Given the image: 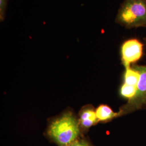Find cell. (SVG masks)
I'll use <instances>...</instances> for the list:
<instances>
[{"mask_svg":"<svg viewBox=\"0 0 146 146\" xmlns=\"http://www.w3.org/2000/svg\"><path fill=\"white\" fill-rule=\"evenodd\" d=\"M82 129L72 113H67L52 121L47 130V136L58 146H68L81 138Z\"/></svg>","mask_w":146,"mask_h":146,"instance_id":"1","label":"cell"},{"mask_svg":"<svg viewBox=\"0 0 146 146\" xmlns=\"http://www.w3.org/2000/svg\"><path fill=\"white\" fill-rule=\"evenodd\" d=\"M115 22L127 29L146 28V0H124Z\"/></svg>","mask_w":146,"mask_h":146,"instance_id":"2","label":"cell"},{"mask_svg":"<svg viewBox=\"0 0 146 146\" xmlns=\"http://www.w3.org/2000/svg\"><path fill=\"white\" fill-rule=\"evenodd\" d=\"M132 67L140 73V79L136 86L135 96L120 109L121 116L130 114L146 107V65H136Z\"/></svg>","mask_w":146,"mask_h":146,"instance_id":"3","label":"cell"},{"mask_svg":"<svg viewBox=\"0 0 146 146\" xmlns=\"http://www.w3.org/2000/svg\"><path fill=\"white\" fill-rule=\"evenodd\" d=\"M143 44L137 38L128 39L121 47L122 63L127 68L131 67L139 61L142 56Z\"/></svg>","mask_w":146,"mask_h":146,"instance_id":"4","label":"cell"},{"mask_svg":"<svg viewBox=\"0 0 146 146\" xmlns=\"http://www.w3.org/2000/svg\"><path fill=\"white\" fill-rule=\"evenodd\" d=\"M78 122L82 130H87L96 125L99 121L97 117L96 110L91 106L85 107L80 113Z\"/></svg>","mask_w":146,"mask_h":146,"instance_id":"5","label":"cell"},{"mask_svg":"<svg viewBox=\"0 0 146 146\" xmlns=\"http://www.w3.org/2000/svg\"><path fill=\"white\" fill-rule=\"evenodd\" d=\"M97 117L99 122H107L115 119L121 116V113L114 112L112 109L107 105L101 104L96 110Z\"/></svg>","mask_w":146,"mask_h":146,"instance_id":"6","label":"cell"},{"mask_svg":"<svg viewBox=\"0 0 146 146\" xmlns=\"http://www.w3.org/2000/svg\"><path fill=\"white\" fill-rule=\"evenodd\" d=\"M123 78L124 84L136 86L140 79V73L131 66L125 68Z\"/></svg>","mask_w":146,"mask_h":146,"instance_id":"7","label":"cell"},{"mask_svg":"<svg viewBox=\"0 0 146 146\" xmlns=\"http://www.w3.org/2000/svg\"><path fill=\"white\" fill-rule=\"evenodd\" d=\"M136 90V86L123 84L120 88V95L124 98L127 99L128 101H129L135 96Z\"/></svg>","mask_w":146,"mask_h":146,"instance_id":"8","label":"cell"},{"mask_svg":"<svg viewBox=\"0 0 146 146\" xmlns=\"http://www.w3.org/2000/svg\"><path fill=\"white\" fill-rule=\"evenodd\" d=\"M8 0H0V20H5L6 16Z\"/></svg>","mask_w":146,"mask_h":146,"instance_id":"9","label":"cell"},{"mask_svg":"<svg viewBox=\"0 0 146 146\" xmlns=\"http://www.w3.org/2000/svg\"><path fill=\"white\" fill-rule=\"evenodd\" d=\"M68 146H93L88 141L80 138Z\"/></svg>","mask_w":146,"mask_h":146,"instance_id":"10","label":"cell"},{"mask_svg":"<svg viewBox=\"0 0 146 146\" xmlns=\"http://www.w3.org/2000/svg\"><path fill=\"white\" fill-rule=\"evenodd\" d=\"M145 43H146V37L145 38Z\"/></svg>","mask_w":146,"mask_h":146,"instance_id":"11","label":"cell"}]
</instances>
